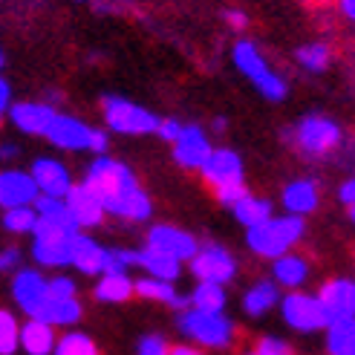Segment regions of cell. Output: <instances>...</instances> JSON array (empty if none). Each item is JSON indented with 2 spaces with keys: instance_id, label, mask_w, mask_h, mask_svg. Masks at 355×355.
Segmentation results:
<instances>
[{
  "instance_id": "obj_1",
  "label": "cell",
  "mask_w": 355,
  "mask_h": 355,
  "mask_svg": "<svg viewBox=\"0 0 355 355\" xmlns=\"http://www.w3.org/2000/svg\"><path fill=\"white\" fill-rule=\"evenodd\" d=\"M84 182L101 197L104 208H107V214L133 220V223H141V220L150 217L148 193L139 188L133 171L128 165L116 162V159L98 156L96 162L87 168Z\"/></svg>"
},
{
  "instance_id": "obj_2",
  "label": "cell",
  "mask_w": 355,
  "mask_h": 355,
  "mask_svg": "<svg viewBox=\"0 0 355 355\" xmlns=\"http://www.w3.org/2000/svg\"><path fill=\"white\" fill-rule=\"evenodd\" d=\"M304 237V217L286 214V217H272L263 225L248 228L245 243L257 257H283L292 252V245Z\"/></svg>"
},
{
  "instance_id": "obj_3",
  "label": "cell",
  "mask_w": 355,
  "mask_h": 355,
  "mask_svg": "<svg viewBox=\"0 0 355 355\" xmlns=\"http://www.w3.org/2000/svg\"><path fill=\"white\" fill-rule=\"evenodd\" d=\"M180 332L185 338H191L197 347H211L223 349L234 341V324L228 321L223 312H202V309H182L180 312Z\"/></svg>"
},
{
  "instance_id": "obj_4",
  "label": "cell",
  "mask_w": 355,
  "mask_h": 355,
  "mask_svg": "<svg viewBox=\"0 0 355 355\" xmlns=\"http://www.w3.org/2000/svg\"><path fill=\"white\" fill-rule=\"evenodd\" d=\"M73 234L61 225L52 223H38L32 234V257L38 266H46V269H61V266L73 263Z\"/></svg>"
},
{
  "instance_id": "obj_5",
  "label": "cell",
  "mask_w": 355,
  "mask_h": 355,
  "mask_svg": "<svg viewBox=\"0 0 355 355\" xmlns=\"http://www.w3.org/2000/svg\"><path fill=\"white\" fill-rule=\"evenodd\" d=\"M234 64L240 73L257 87L260 96H266L269 101H280L286 96V81L272 73L269 64H266L263 55L254 49V44H248V41L234 44Z\"/></svg>"
},
{
  "instance_id": "obj_6",
  "label": "cell",
  "mask_w": 355,
  "mask_h": 355,
  "mask_svg": "<svg viewBox=\"0 0 355 355\" xmlns=\"http://www.w3.org/2000/svg\"><path fill=\"white\" fill-rule=\"evenodd\" d=\"M280 315L297 332H318L329 327V315L321 304V297L306 292H289L280 300Z\"/></svg>"
},
{
  "instance_id": "obj_7",
  "label": "cell",
  "mask_w": 355,
  "mask_h": 355,
  "mask_svg": "<svg viewBox=\"0 0 355 355\" xmlns=\"http://www.w3.org/2000/svg\"><path fill=\"white\" fill-rule=\"evenodd\" d=\"M104 107V119H107L110 130L116 133H156L159 124H162V119H156L153 113H148L145 107H136L133 101L128 98H116V96H107L101 101Z\"/></svg>"
},
{
  "instance_id": "obj_8",
  "label": "cell",
  "mask_w": 355,
  "mask_h": 355,
  "mask_svg": "<svg viewBox=\"0 0 355 355\" xmlns=\"http://www.w3.org/2000/svg\"><path fill=\"white\" fill-rule=\"evenodd\" d=\"M12 297L24 315L38 318L49 300V280L38 269H17L12 277Z\"/></svg>"
},
{
  "instance_id": "obj_9",
  "label": "cell",
  "mask_w": 355,
  "mask_h": 355,
  "mask_svg": "<svg viewBox=\"0 0 355 355\" xmlns=\"http://www.w3.org/2000/svg\"><path fill=\"white\" fill-rule=\"evenodd\" d=\"M191 263V272L197 280H205V283H225L234 277L237 272V263L234 257L225 252L223 245H214V243H208V245H200V252Z\"/></svg>"
},
{
  "instance_id": "obj_10",
  "label": "cell",
  "mask_w": 355,
  "mask_h": 355,
  "mask_svg": "<svg viewBox=\"0 0 355 355\" xmlns=\"http://www.w3.org/2000/svg\"><path fill=\"white\" fill-rule=\"evenodd\" d=\"M202 176H205V182L214 188L217 193L245 185L243 182V162H240V156L234 150H228V148H220V150L211 153L208 165L202 168Z\"/></svg>"
},
{
  "instance_id": "obj_11",
  "label": "cell",
  "mask_w": 355,
  "mask_h": 355,
  "mask_svg": "<svg viewBox=\"0 0 355 355\" xmlns=\"http://www.w3.org/2000/svg\"><path fill=\"white\" fill-rule=\"evenodd\" d=\"M338 141H341L338 124L324 119V116H309V119L300 121V128H297V145L306 153H315V156L329 153Z\"/></svg>"
},
{
  "instance_id": "obj_12",
  "label": "cell",
  "mask_w": 355,
  "mask_h": 355,
  "mask_svg": "<svg viewBox=\"0 0 355 355\" xmlns=\"http://www.w3.org/2000/svg\"><path fill=\"white\" fill-rule=\"evenodd\" d=\"M93 133H96L93 128H87L84 121H78L73 116H55L46 130V139L64 150H90Z\"/></svg>"
},
{
  "instance_id": "obj_13",
  "label": "cell",
  "mask_w": 355,
  "mask_h": 355,
  "mask_svg": "<svg viewBox=\"0 0 355 355\" xmlns=\"http://www.w3.org/2000/svg\"><path fill=\"white\" fill-rule=\"evenodd\" d=\"M41 197V188L32 173L24 171H3L0 173V205L17 208V205H35Z\"/></svg>"
},
{
  "instance_id": "obj_14",
  "label": "cell",
  "mask_w": 355,
  "mask_h": 355,
  "mask_svg": "<svg viewBox=\"0 0 355 355\" xmlns=\"http://www.w3.org/2000/svg\"><path fill=\"white\" fill-rule=\"evenodd\" d=\"M211 153H214V148H211L208 136L202 133V128H197V124H188V128L182 130V136H180V141H173V156L182 168L202 171L208 165Z\"/></svg>"
},
{
  "instance_id": "obj_15",
  "label": "cell",
  "mask_w": 355,
  "mask_h": 355,
  "mask_svg": "<svg viewBox=\"0 0 355 355\" xmlns=\"http://www.w3.org/2000/svg\"><path fill=\"white\" fill-rule=\"evenodd\" d=\"M148 245L159 248V252H165L176 260H193L200 252L197 240H193L188 232H182V228H173V225H153L148 232Z\"/></svg>"
},
{
  "instance_id": "obj_16",
  "label": "cell",
  "mask_w": 355,
  "mask_h": 355,
  "mask_svg": "<svg viewBox=\"0 0 355 355\" xmlns=\"http://www.w3.org/2000/svg\"><path fill=\"white\" fill-rule=\"evenodd\" d=\"M67 205H69V214H73V220L78 223V228H93V225L101 223L104 214H107V208H104L101 197L87 182L73 185V191L67 193Z\"/></svg>"
},
{
  "instance_id": "obj_17",
  "label": "cell",
  "mask_w": 355,
  "mask_h": 355,
  "mask_svg": "<svg viewBox=\"0 0 355 355\" xmlns=\"http://www.w3.org/2000/svg\"><path fill=\"white\" fill-rule=\"evenodd\" d=\"M321 304L329 315V324L332 321H341V318H355V280L338 277V280H329L318 292Z\"/></svg>"
},
{
  "instance_id": "obj_18",
  "label": "cell",
  "mask_w": 355,
  "mask_h": 355,
  "mask_svg": "<svg viewBox=\"0 0 355 355\" xmlns=\"http://www.w3.org/2000/svg\"><path fill=\"white\" fill-rule=\"evenodd\" d=\"M110 263V248H104L87 234H73V263L81 275H104Z\"/></svg>"
},
{
  "instance_id": "obj_19",
  "label": "cell",
  "mask_w": 355,
  "mask_h": 355,
  "mask_svg": "<svg viewBox=\"0 0 355 355\" xmlns=\"http://www.w3.org/2000/svg\"><path fill=\"white\" fill-rule=\"evenodd\" d=\"M32 176L35 182H38L41 193H46V197H64L73 191V180H69V171L58 162V159H38V162L32 165Z\"/></svg>"
},
{
  "instance_id": "obj_20",
  "label": "cell",
  "mask_w": 355,
  "mask_h": 355,
  "mask_svg": "<svg viewBox=\"0 0 355 355\" xmlns=\"http://www.w3.org/2000/svg\"><path fill=\"white\" fill-rule=\"evenodd\" d=\"M55 116L58 113L52 110V107H46V104H32V101L15 104V107L9 110L12 124H15L17 130L29 133V136H46L49 124H52V119H55Z\"/></svg>"
},
{
  "instance_id": "obj_21",
  "label": "cell",
  "mask_w": 355,
  "mask_h": 355,
  "mask_svg": "<svg viewBox=\"0 0 355 355\" xmlns=\"http://www.w3.org/2000/svg\"><path fill=\"white\" fill-rule=\"evenodd\" d=\"M58 347L55 327L41 321V318H29L21 329V349L26 355H52Z\"/></svg>"
},
{
  "instance_id": "obj_22",
  "label": "cell",
  "mask_w": 355,
  "mask_h": 355,
  "mask_svg": "<svg viewBox=\"0 0 355 355\" xmlns=\"http://www.w3.org/2000/svg\"><path fill=\"white\" fill-rule=\"evenodd\" d=\"M136 266H139V269H145L150 277L171 280V283L182 275V260L159 252V248H153V245H145L141 252H136Z\"/></svg>"
},
{
  "instance_id": "obj_23",
  "label": "cell",
  "mask_w": 355,
  "mask_h": 355,
  "mask_svg": "<svg viewBox=\"0 0 355 355\" xmlns=\"http://www.w3.org/2000/svg\"><path fill=\"white\" fill-rule=\"evenodd\" d=\"M136 295L148 297V300H159V304H168V306H176V309L191 306V297L176 292L171 280H159V277H150V275L136 280Z\"/></svg>"
},
{
  "instance_id": "obj_24",
  "label": "cell",
  "mask_w": 355,
  "mask_h": 355,
  "mask_svg": "<svg viewBox=\"0 0 355 355\" xmlns=\"http://www.w3.org/2000/svg\"><path fill=\"white\" fill-rule=\"evenodd\" d=\"M130 295H136V280L128 272H107L98 275L96 297L101 304H124Z\"/></svg>"
},
{
  "instance_id": "obj_25",
  "label": "cell",
  "mask_w": 355,
  "mask_h": 355,
  "mask_svg": "<svg viewBox=\"0 0 355 355\" xmlns=\"http://www.w3.org/2000/svg\"><path fill=\"white\" fill-rule=\"evenodd\" d=\"M277 304H280V289H277L275 280H260V283H254V286L243 295V312L252 315V318L266 315L269 309H275Z\"/></svg>"
},
{
  "instance_id": "obj_26",
  "label": "cell",
  "mask_w": 355,
  "mask_h": 355,
  "mask_svg": "<svg viewBox=\"0 0 355 355\" xmlns=\"http://www.w3.org/2000/svg\"><path fill=\"white\" fill-rule=\"evenodd\" d=\"M272 275H275V283L283 289H297V286H304L306 277H309V263L304 257H297V254H283L275 260L272 266Z\"/></svg>"
},
{
  "instance_id": "obj_27",
  "label": "cell",
  "mask_w": 355,
  "mask_h": 355,
  "mask_svg": "<svg viewBox=\"0 0 355 355\" xmlns=\"http://www.w3.org/2000/svg\"><path fill=\"white\" fill-rule=\"evenodd\" d=\"M283 208H286L289 214L306 217L309 211L318 208V188L309 180H297V182L286 185V191H283Z\"/></svg>"
},
{
  "instance_id": "obj_28",
  "label": "cell",
  "mask_w": 355,
  "mask_h": 355,
  "mask_svg": "<svg viewBox=\"0 0 355 355\" xmlns=\"http://www.w3.org/2000/svg\"><path fill=\"white\" fill-rule=\"evenodd\" d=\"M38 318L52 327H73L81 318V304L78 297H49Z\"/></svg>"
},
{
  "instance_id": "obj_29",
  "label": "cell",
  "mask_w": 355,
  "mask_h": 355,
  "mask_svg": "<svg viewBox=\"0 0 355 355\" xmlns=\"http://www.w3.org/2000/svg\"><path fill=\"white\" fill-rule=\"evenodd\" d=\"M329 355H355V318H341L327 327Z\"/></svg>"
},
{
  "instance_id": "obj_30",
  "label": "cell",
  "mask_w": 355,
  "mask_h": 355,
  "mask_svg": "<svg viewBox=\"0 0 355 355\" xmlns=\"http://www.w3.org/2000/svg\"><path fill=\"white\" fill-rule=\"evenodd\" d=\"M35 208H38L44 223L61 225V228H67V232H78V223L73 220V214H69V205H67L64 197H46V193H41Z\"/></svg>"
},
{
  "instance_id": "obj_31",
  "label": "cell",
  "mask_w": 355,
  "mask_h": 355,
  "mask_svg": "<svg viewBox=\"0 0 355 355\" xmlns=\"http://www.w3.org/2000/svg\"><path fill=\"white\" fill-rule=\"evenodd\" d=\"M188 297H191V306L202 312H223L228 304L223 283H205V280H200Z\"/></svg>"
},
{
  "instance_id": "obj_32",
  "label": "cell",
  "mask_w": 355,
  "mask_h": 355,
  "mask_svg": "<svg viewBox=\"0 0 355 355\" xmlns=\"http://www.w3.org/2000/svg\"><path fill=\"white\" fill-rule=\"evenodd\" d=\"M41 223V214L35 205H17V208H6L3 214V228L12 234H35V228Z\"/></svg>"
},
{
  "instance_id": "obj_33",
  "label": "cell",
  "mask_w": 355,
  "mask_h": 355,
  "mask_svg": "<svg viewBox=\"0 0 355 355\" xmlns=\"http://www.w3.org/2000/svg\"><path fill=\"white\" fill-rule=\"evenodd\" d=\"M234 217L245 225V228H254V225H263L266 220H272V205L266 200H257V197H243L237 205H234Z\"/></svg>"
},
{
  "instance_id": "obj_34",
  "label": "cell",
  "mask_w": 355,
  "mask_h": 355,
  "mask_svg": "<svg viewBox=\"0 0 355 355\" xmlns=\"http://www.w3.org/2000/svg\"><path fill=\"white\" fill-rule=\"evenodd\" d=\"M52 355H98V347L96 341L90 338L87 332H64L58 338V347Z\"/></svg>"
},
{
  "instance_id": "obj_35",
  "label": "cell",
  "mask_w": 355,
  "mask_h": 355,
  "mask_svg": "<svg viewBox=\"0 0 355 355\" xmlns=\"http://www.w3.org/2000/svg\"><path fill=\"white\" fill-rule=\"evenodd\" d=\"M21 329L24 324H17L9 309L0 312V355H15L21 349Z\"/></svg>"
},
{
  "instance_id": "obj_36",
  "label": "cell",
  "mask_w": 355,
  "mask_h": 355,
  "mask_svg": "<svg viewBox=\"0 0 355 355\" xmlns=\"http://www.w3.org/2000/svg\"><path fill=\"white\" fill-rule=\"evenodd\" d=\"M297 64L309 73H321L329 67V46L327 44H306L297 49Z\"/></svg>"
},
{
  "instance_id": "obj_37",
  "label": "cell",
  "mask_w": 355,
  "mask_h": 355,
  "mask_svg": "<svg viewBox=\"0 0 355 355\" xmlns=\"http://www.w3.org/2000/svg\"><path fill=\"white\" fill-rule=\"evenodd\" d=\"M254 352L257 355H295L292 347L283 341V338H275V335H266V338H260L257 347H254Z\"/></svg>"
},
{
  "instance_id": "obj_38",
  "label": "cell",
  "mask_w": 355,
  "mask_h": 355,
  "mask_svg": "<svg viewBox=\"0 0 355 355\" xmlns=\"http://www.w3.org/2000/svg\"><path fill=\"white\" fill-rule=\"evenodd\" d=\"M49 297H76V280L67 275H55L49 280Z\"/></svg>"
},
{
  "instance_id": "obj_39",
  "label": "cell",
  "mask_w": 355,
  "mask_h": 355,
  "mask_svg": "<svg viewBox=\"0 0 355 355\" xmlns=\"http://www.w3.org/2000/svg\"><path fill=\"white\" fill-rule=\"evenodd\" d=\"M139 355H171V347L159 335H145L139 341Z\"/></svg>"
},
{
  "instance_id": "obj_40",
  "label": "cell",
  "mask_w": 355,
  "mask_h": 355,
  "mask_svg": "<svg viewBox=\"0 0 355 355\" xmlns=\"http://www.w3.org/2000/svg\"><path fill=\"white\" fill-rule=\"evenodd\" d=\"M182 124L180 121H173V119H162V124H159V136H162L165 141H180V136H182Z\"/></svg>"
},
{
  "instance_id": "obj_41",
  "label": "cell",
  "mask_w": 355,
  "mask_h": 355,
  "mask_svg": "<svg viewBox=\"0 0 355 355\" xmlns=\"http://www.w3.org/2000/svg\"><path fill=\"white\" fill-rule=\"evenodd\" d=\"M17 263H21V252H17V248H6V252L0 254V269L3 272L17 269Z\"/></svg>"
},
{
  "instance_id": "obj_42",
  "label": "cell",
  "mask_w": 355,
  "mask_h": 355,
  "mask_svg": "<svg viewBox=\"0 0 355 355\" xmlns=\"http://www.w3.org/2000/svg\"><path fill=\"white\" fill-rule=\"evenodd\" d=\"M338 197H341V202H344V205L355 208V180H349V182H344V185H341Z\"/></svg>"
},
{
  "instance_id": "obj_43",
  "label": "cell",
  "mask_w": 355,
  "mask_h": 355,
  "mask_svg": "<svg viewBox=\"0 0 355 355\" xmlns=\"http://www.w3.org/2000/svg\"><path fill=\"white\" fill-rule=\"evenodd\" d=\"M171 355H205L197 344H176V347H171Z\"/></svg>"
},
{
  "instance_id": "obj_44",
  "label": "cell",
  "mask_w": 355,
  "mask_h": 355,
  "mask_svg": "<svg viewBox=\"0 0 355 355\" xmlns=\"http://www.w3.org/2000/svg\"><path fill=\"white\" fill-rule=\"evenodd\" d=\"M225 21L232 24L234 29H243V26H245V15H243V12H234V9H232V12H225Z\"/></svg>"
},
{
  "instance_id": "obj_45",
  "label": "cell",
  "mask_w": 355,
  "mask_h": 355,
  "mask_svg": "<svg viewBox=\"0 0 355 355\" xmlns=\"http://www.w3.org/2000/svg\"><path fill=\"white\" fill-rule=\"evenodd\" d=\"M104 148H107V136L96 130V133H93V145H90V150H96V153L101 156V153H104Z\"/></svg>"
},
{
  "instance_id": "obj_46",
  "label": "cell",
  "mask_w": 355,
  "mask_h": 355,
  "mask_svg": "<svg viewBox=\"0 0 355 355\" xmlns=\"http://www.w3.org/2000/svg\"><path fill=\"white\" fill-rule=\"evenodd\" d=\"M0 110H9V84L6 81H0Z\"/></svg>"
},
{
  "instance_id": "obj_47",
  "label": "cell",
  "mask_w": 355,
  "mask_h": 355,
  "mask_svg": "<svg viewBox=\"0 0 355 355\" xmlns=\"http://www.w3.org/2000/svg\"><path fill=\"white\" fill-rule=\"evenodd\" d=\"M341 9H344V15L349 17V21H355V0H341Z\"/></svg>"
},
{
  "instance_id": "obj_48",
  "label": "cell",
  "mask_w": 355,
  "mask_h": 355,
  "mask_svg": "<svg viewBox=\"0 0 355 355\" xmlns=\"http://www.w3.org/2000/svg\"><path fill=\"white\" fill-rule=\"evenodd\" d=\"M349 217H352V223H355V208H349Z\"/></svg>"
},
{
  "instance_id": "obj_49",
  "label": "cell",
  "mask_w": 355,
  "mask_h": 355,
  "mask_svg": "<svg viewBox=\"0 0 355 355\" xmlns=\"http://www.w3.org/2000/svg\"><path fill=\"white\" fill-rule=\"evenodd\" d=\"M245 355H257V352H245Z\"/></svg>"
}]
</instances>
